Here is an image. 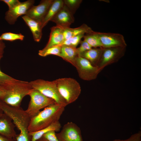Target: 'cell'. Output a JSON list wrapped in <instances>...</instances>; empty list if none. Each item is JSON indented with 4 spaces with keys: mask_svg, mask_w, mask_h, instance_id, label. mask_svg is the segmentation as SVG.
Here are the masks:
<instances>
[{
    "mask_svg": "<svg viewBox=\"0 0 141 141\" xmlns=\"http://www.w3.org/2000/svg\"><path fill=\"white\" fill-rule=\"evenodd\" d=\"M84 34H81L72 37L70 38L65 40L61 45H64L71 46L76 48L80 43L81 40L83 38Z\"/></svg>",
    "mask_w": 141,
    "mask_h": 141,
    "instance_id": "obj_25",
    "label": "cell"
},
{
    "mask_svg": "<svg viewBox=\"0 0 141 141\" xmlns=\"http://www.w3.org/2000/svg\"><path fill=\"white\" fill-rule=\"evenodd\" d=\"M102 47L107 48L118 46H126L124 36L119 33L96 32Z\"/></svg>",
    "mask_w": 141,
    "mask_h": 141,
    "instance_id": "obj_9",
    "label": "cell"
},
{
    "mask_svg": "<svg viewBox=\"0 0 141 141\" xmlns=\"http://www.w3.org/2000/svg\"><path fill=\"white\" fill-rule=\"evenodd\" d=\"M82 0H63L64 4L74 15L79 8Z\"/></svg>",
    "mask_w": 141,
    "mask_h": 141,
    "instance_id": "obj_26",
    "label": "cell"
},
{
    "mask_svg": "<svg viewBox=\"0 0 141 141\" xmlns=\"http://www.w3.org/2000/svg\"><path fill=\"white\" fill-rule=\"evenodd\" d=\"M55 132L54 130L50 131L45 134L42 137L48 141H58Z\"/></svg>",
    "mask_w": 141,
    "mask_h": 141,
    "instance_id": "obj_28",
    "label": "cell"
},
{
    "mask_svg": "<svg viewBox=\"0 0 141 141\" xmlns=\"http://www.w3.org/2000/svg\"><path fill=\"white\" fill-rule=\"evenodd\" d=\"M34 2L33 0H28L20 2L11 9H8L5 13V20L9 24H14L19 16L26 15L30 8L33 5Z\"/></svg>",
    "mask_w": 141,
    "mask_h": 141,
    "instance_id": "obj_10",
    "label": "cell"
},
{
    "mask_svg": "<svg viewBox=\"0 0 141 141\" xmlns=\"http://www.w3.org/2000/svg\"><path fill=\"white\" fill-rule=\"evenodd\" d=\"M80 44V46L77 48V50L78 55L89 50L92 48L86 41L84 40L81 41Z\"/></svg>",
    "mask_w": 141,
    "mask_h": 141,
    "instance_id": "obj_27",
    "label": "cell"
},
{
    "mask_svg": "<svg viewBox=\"0 0 141 141\" xmlns=\"http://www.w3.org/2000/svg\"><path fill=\"white\" fill-rule=\"evenodd\" d=\"M74 21L73 15L64 4L50 20L55 23L56 26L62 28L70 27Z\"/></svg>",
    "mask_w": 141,
    "mask_h": 141,
    "instance_id": "obj_11",
    "label": "cell"
},
{
    "mask_svg": "<svg viewBox=\"0 0 141 141\" xmlns=\"http://www.w3.org/2000/svg\"><path fill=\"white\" fill-rule=\"evenodd\" d=\"M9 88L0 86V97L5 94L8 90Z\"/></svg>",
    "mask_w": 141,
    "mask_h": 141,
    "instance_id": "obj_32",
    "label": "cell"
},
{
    "mask_svg": "<svg viewBox=\"0 0 141 141\" xmlns=\"http://www.w3.org/2000/svg\"><path fill=\"white\" fill-rule=\"evenodd\" d=\"M73 65L76 68L79 77L86 81L96 79L101 71L98 66H94L87 59L78 55Z\"/></svg>",
    "mask_w": 141,
    "mask_h": 141,
    "instance_id": "obj_6",
    "label": "cell"
},
{
    "mask_svg": "<svg viewBox=\"0 0 141 141\" xmlns=\"http://www.w3.org/2000/svg\"><path fill=\"white\" fill-rule=\"evenodd\" d=\"M8 5L9 9H10L19 4L20 2L18 0H1Z\"/></svg>",
    "mask_w": 141,
    "mask_h": 141,
    "instance_id": "obj_30",
    "label": "cell"
},
{
    "mask_svg": "<svg viewBox=\"0 0 141 141\" xmlns=\"http://www.w3.org/2000/svg\"><path fill=\"white\" fill-rule=\"evenodd\" d=\"M113 141H141V132L139 131L138 133L133 134L126 139H115Z\"/></svg>",
    "mask_w": 141,
    "mask_h": 141,
    "instance_id": "obj_29",
    "label": "cell"
},
{
    "mask_svg": "<svg viewBox=\"0 0 141 141\" xmlns=\"http://www.w3.org/2000/svg\"><path fill=\"white\" fill-rule=\"evenodd\" d=\"M36 141H48L46 139H45L43 137H42L38 139Z\"/></svg>",
    "mask_w": 141,
    "mask_h": 141,
    "instance_id": "obj_34",
    "label": "cell"
},
{
    "mask_svg": "<svg viewBox=\"0 0 141 141\" xmlns=\"http://www.w3.org/2000/svg\"><path fill=\"white\" fill-rule=\"evenodd\" d=\"M84 40L87 42L92 48H102L99 39L96 32L84 35Z\"/></svg>",
    "mask_w": 141,
    "mask_h": 141,
    "instance_id": "obj_22",
    "label": "cell"
},
{
    "mask_svg": "<svg viewBox=\"0 0 141 141\" xmlns=\"http://www.w3.org/2000/svg\"><path fill=\"white\" fill-rule=\"evenodd\" d=\"M61 127V124L59 121L55 122L48 127L38 131L33 132H29L31 137V141H36L41 138L47 132L52 130L58 132Z\"/></svg>",
    "mask_w": 141,
    "mask_h": 141,
    "instance_id": "obj_20",
    "label": "cell"
},
{
    "mask_svg": "<svg viewBox=\"0 0 141 141\" xmlns=\"http://www.w3.org/2000/svg\"><path fill=\"white\" fill-rule=\"evenodd\" d=\"M33 89H36L46 96L54 100L56 103L66 107L68 105L60 94L55 80L48 81L38 79L29 82Z\"/></svg>",
    "mask_w": 141,
    "mask_h": 141,
    "instance_id": "obj_3",
    "label": "cell"
},
{
    "mask_svg": "<svg viewBox=\"0 0 141 141\" xmlns=\"http://www.w3.org/2000/svg\"><path fill=\"white\" fill-rule=\"evenodd\" d=\"M53 1V0L41 1L38 5L32 6L26 15L42 22Z\"/></svg>",
    "mask_w": 141,
    "mask_h": 141,
    "instance_id": "obj_12",
    "label": "cell"
},
{
    "mask_svg": "<svg viewBox=\"0 0 141 141\" xmlns=\"http://www.w3.org/2000/svg\"><path fill=\"white\" fill-rule=\"evenodd\" d=\"M22 18L31 30L34 41L38 42L42 35L43 28L41 21L32 19L26 15H24Z\"/></svg>",
    "mask_w": 141,
    "mask_h": 141,
    "instance_id": "obj_14",
    "label": "cell"
},
{
    "mask_svg": "<svg viewBox=\"0 0 141 141\" xmlns=\"http://www.w3.org/2000/svg\"><path fill=\"white\" fill-rule=\"evenodd\" d=\"M58 141H83L80 128L75 123L68 122L56 133Z\"/></svg>",
    "mask_w": 141,
    "mask_h": 141,
    "instance_id": "obj_8",
    "label": "cell"
},
{
    "mask_svg": "<svg viewBox=\"0 0 141 141\" xmlns=\"http://www.w3.org/2000/svg\"><path fill=\"white\" fill-rule=\"evenodd\" d=\"M1 59L0 58V61ZM20 81L4 73L0 69V86L9 88Z\"/></svg>",
    "mask_w": 141,
    "mask_h": 141,
    "instance_id": "obj_21",
    "label": "cell"
},
{
    "mask_svg": "<svg viewBox=\"0 0 141 141\" xmlns=\"http://www.w3.org/2000/svg\"><path fill=\"white\" fill-rule=\"evenodd\" d=\"M3 112L1 109H0V117L3 115Z\"/></svg>",
    "mask_w": 141,
    "mask_h": 141,
    "instance_id": "obj_35",
    "label": "cell"
},
{
    "mask_svg": "<svg viewBox=\"0 0 141 141\" xmlns=\"http://www.w3.org/2000/svg\"><path fill=\"white\" fill-rule=\"evenodd\" d=\"M64 40L63 28L57 26L51 28V32L49 41L45 46V49L57 45H61Z\"/></svg>",
    "mask_w": 141,
    "mask_h": 141,
    "instance_id": "obj_15",
    "label": "cell"
},
{
    "mask_svg": "<svg viewBox=\"0 0 141 141\" xmlns=\"http://www.w3.org/2000/svg\"><path fill=\"white\" fill-rule=\"evenodd\" d=\"M5 47V43L2 40H0V58H2L3 57L4 50Z\"/></svg>",
    "mask_w": 141,
    "mask_h": 141,
    "instance_id": "obj_31",
    "label": "cell"
},
{
    "mask_svg": "<svg viewBox=\"0 0 141 141\" xmlns=\"http://www.w3.org/2000/svg\"><path fill=\"white\" fill-rule=\"evenodd\" d=\"M63 30L64 40L77 35L90 33L93 31L91 28L85 24L76 28H63Z\"/></svg>",
    "mask_w": 141,
    "mask_h": 141,
    "instance_id": "obj_18",
    "label": "cell"
},
{
    "mask_svg": "<svg viewBox=\"0 0 141 141\" xmlns=\"http://www.w3.org/2000/svg\"><path fill=\"white\" fill-rule=\"evenodd\" d=\"M126 46L103 48L101 58L97 66L101 71L106 67L117 62L125 55Z\"/></svg>",
    "mask_w": 141,
    "mask_h": 141,
    "instance_id": "obj_7",
    "label": "cell"
},
{
    "mask_svg": "<svg viewBox=\"0 0 141 141\" xmlns=\"http://www.w3.org/2000/svg\"><path fill=\"white\" fill-rule=\"evenodd\" d=\"M64 5L63 0H53L42 21L43 28L61 9Z\"/></svg>",
    "mask_w": 141,
    "mask_h": 141,
    "instance_id": "obj_16",
    "label": "cell"
},
{
    "mask_svg": "<svg viewBox=\"0 0 141 141\" xmlns=\"http://www.w3.org/2000/svg\"><path fill=\"white\" fill-rule=\"evenodd\" d=\"M55 80L60 94L68 104L77 99L80 94L81 89L80 84L75 79L64 78Z\"/></svg>",
    "mask_w": 141,
    "mask_h": 141,
    "instance_id": "obj_4",
    "label": "cell"
},
{
    "mask_svg": "<svg viewBox=\"0 0 141 141\" xmlns=\"http://www.w3.org/2000/svg\"><path fill=\"white\" fill-rule=\"evenodd\" d=\"M28 95L30 100L25 111L31 118L37 115L41 109L56 103L54 100L46 96L34 89H32Z\"/></svg>",
    "mask_w": 141,
    "mask_h": 141,
    "instance_id": "obj_5",
    "label": "cell"
},
{
    "mask_svg": "<svg viewBox=\"0 0 141 141\" xmlns=\"http://www.w3.org/2000/svg\"><path fill=\"white\" fill-rule=\"evenodd\" d=\"M65 107L55 103L44 108L31 118L28 127L29 132H35L59 121Z\"/></svg>",
    "mask_w": 141,
    "mask_h": 141,
    "instance_id": "obj_1",
    "label": "cell"
},
{
    "mask_svg": "<svg viewBox=\"0 0 141 141\" xmlns=\"http://www.w3.org/2000/svg\"><path fill=\"white\" fill-rule=\"evenodd\" d=\"M24 36L21 33L16 34L10 32L2 33L0 36V40L13 41L16 40H23Z\"/></svg>",
    "mask_w": 141,
    "mask_h": 141,
    "instance_id": "obj_24",
    "label": "cell"
},
{
    "mask_svg": "<svg viewBox=\"0 0 141 141\" xmlns=\"http://www.w3.org/2000/svg\"><path fill=\"white\" fill-rule=\"evenodd\" d=\"M12 119L3 113L0 117V134L16 139L17 134Z\"/></svg>",
    "mask_w": 141,
    "mask_h": 141,
    "instance_id": "obj_13",
    "label": "cell"
},
{
    "mask_svg": "<svg viewBox=\"0 0 141 141\" xmlns=\"http://www.w3.org/2000/svg\"><path fill=\"white\" fill-rule=\"evenodd\" d=\"M61 50L58 56L73 65L79 55L77 48L66 45H62Z\"/></svg>",
    "mask_w": 141,
    "mask_h": 141,
    "instance_id": "obj_19",
    "label": "cell"
},
{
    "mask_svg": "<svg viewBox=\"0 0 141 141\" xmlns=\"http://www.w3.org/2000/svg\"><path fill=\"white\" fill-rule=\"evenodd\" d=\"M102 48H92L79 55L88 60L93 66H97L100 59Z\"/></svg>",
    "mask_w": 141,
    "mask_h": 141,
    "instance_id": "obj_17",
    "label": "cell"
},
{
    "mask_svg": "<svg viewBox=\"0 0 141 141\" xmlns=\"http://www.w3.org/2000/svg\"><path fill=\"white\" fill-rule=\"evenodd\" d=\"M0 141H16L15 139L9 138L0 134Z\"/></svg>",
    "mask_w": 141,
    "mask_h": 141,
    "instance_id": "obj_33",
    "label": "cell"
},
{
    "mask_svg": "<svg viewBox=\"0 0 141 141\" xmlns=\"http://www.w3.org/2000/svg\"><path fill=\"white\" fill-rule=\"evenodd\" d=\"M61 47V45H57L45 49H43L39 51L38 54L39 56L44 57L51 55L58 56L60 52Z\"/></svg>",
    "mask_w": 141,
    "mask_h": 141,
    "instance_id": "obj_23",
    "label": "cell"
},
{
    "mask_svg": "<svg viewBox=\"0 0 141 141\" xmlns=\"http://www.w3.org/2000/svg\"><path fill=\"white\" fill-rule=\"evenodd\" d=\"M32 88L29 82L21 81L9 88L0 100L10 105L20 107L23 98L28 94Z\"/></svg>",
    "mask_w": 141,
    "mask_h": 141,
    "instance_id": "obj_2",
    "label": "cell"
}]
</instances>
